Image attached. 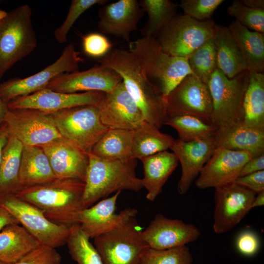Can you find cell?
I'll return each instance as SVG.
<instances>
[{
  "label": "cell",
  "instance_id": "1",
  "mask_svg": "<svg viewBox=\"0 0 264 264\" xmlns=\"http://www.w3.org/2000/svg\"><path fill=\"white\" fill-rule=\"evenodd\" d=\"M97 62L120 75L144 120L160 129L168 108L167 98L147 78L136 57L129 50L114 48Z\"/></svg>",
  "mask_w": 264,
  "mask_h": 264
},
{
  "label": "cell",
  "instance_id": "2",
  "mask_svg": "<svg viewBox=\"0 0 264 264\" xmlns=\"http://www.w3.org/2000/svg\"><path fill=\"white\" fill-rule=\"evenodd\" d=\"M84 188L85 182L80 180L56 178L45 184L22 187L14 195L40 209L53 222L70 227L79 224Z\"/></svg>",
  "mask_w": 264,
  "mask_h": 264
},
{
  "label": "cell",
  "instance_id": "3",
  "mask_svg": "<svg viewBox=\"0 0 264 264\" xmlns=\"http://www.w3.org/2000/svg\"><path fill=\"white\" fill-rule=\"evenodd\" d=\"M83 208L93 205L112 193L123 190L138 192L142 188L141 178L136 175L137 159H106L88 154Z\"/></svg>",
  "mask_w": 264,
  "mask_h": 264
},
{
  "label": "cell",
  "instance_id": "4",
  "mask_svg": "<svg viewBox=\"0 0 264 264\" xmlns=\"http://www.w3.org/2000/svg\"><path fill=\"white\" fill-rule=\"evenodd\" d=\"M128 50L138 59L147 78L166 98L187 75L192 74L187 58L165 52L155 38L142 37L131 41Z\"/></svg>",
  "mask_w": 264,
  "mask_h": 264
},
{
  "label": "cell",
  "instance_id": "5",
  "mask_svg": "<svg viewBox=\"0 0 264 264\" xmlns=\"http://www.w3.org/2000/svg\"><path fill=\"white\" fill-rule=\"evenodd\" d=\"M119 222L110 230L93 238L94 246L104 264H139L149 245L142 236L135 208L122 210Z\"/></svg>",
  "mask_w": 264,
  "mask_h": 264
},
{
  "label": "cell",
  "instance_id": "6",
  "mask_svg": "<svg viewBox=\"0 0 264 264\" xmlns=\"http://www.w3.org/2000/svg\"><path fill=\"white\" fill-rule=\"evenodd\" d=\"M32 9L20 5L0 21V80L14 65L31 54L37 46Z\"/></svg>",
  "mask_w": 264,
  "mask_h": 264
},
{
  "label": "cell",
  "instance_id": "7",
  "mask_svg": "<svg viewBox=\"0 0 264 264\" xmlns=\"http://www.w3.org/2000/svg\"><path fill=\"white\" fill-rule=\"evenodd\" d=\"M48 114L61 135L87 154L109 129L102 123L97 106H77Z\"/></svg>",
  "mask_w": 264,
  "mask_h": 264
},
{
  "label": "cell",
  "instance_id": "8",
  "mask_svg": "<svg viewBox=\"0 0 264 264\" xmlns=\"http://www.w3.org/2000/svg\"><path fill=\"white\" fill-rule=\"evenodd\" d=\"M216 25L211 19L199 21L185 14H176L156 39L165 52L187 58L206 41L213 38Z\"/></svg>",
  "mask_w": 264,
  "mask_h": 264
},
{
  "label": "cell",
  "instance_id": "9",
  "mask_svg": "<svg viewBox=\"0 0 264 264\" xmlns=\"http://www.w3.org/2000/svg\"><path fill=\"white\" fill-rule=\"evenodd\" d=\"M250 71L228 78L218 68L207 83L212 100V122L218 129L242 119V103Z\"/></svg>",
  "mask_w": 264,
  "mask_h": 264
},
{
  "label": "cell",
  "instance_id": "10",
  "mask_svg": "<svg viewBox=\"0 0 264 264\" xmlns=\"http://www.w3.org/2000/svg\"><path fill=\"white\" fill-rule=\"evenodd\" d=\"M8 211L41 245L56 248L66 244L70 227L53 222L34 205L14 195L0 199Z\"/></svg>",
  "mask_w": 264,
  "mask_h": 264
},
{
  "label": "cell",
  "instance_id": "11",
  "mask_svg": "<svg viewBox=\"0 0 264 264\" xmlns=\"http://www.w3.org/2000/svg\"><path fill=\"white\" fill-rule=\"evenodd\" d=\"M74 44L66 45L60 57L41 71L27 77L13 78L0 84V98L5 104L19 97L44 89L52 80L65 74L79 71L83 61Z\"/></svg>",
  "mask_w": 264,
  "mask_h": 264
},
{
  "label": "cell",
  "instance_id": "12",
  "mask_svg": "<svg viewBox=\"0 0 264 264\" xmlns=\"http://www.w3.org/2000/svg\"><path fill=\"white\" fill-rule=\"evenodd\" d=\"M3 124L9 137L23 145L41 146L62 137L49 115L34 109L8 110Z\"/></svg>",
  "mask_w": 264,
  "mask_h": 264
},
{
  "label": "cell",
  "instance_id": "13",
  "mask_svg": "<svg viewBox=\"0 0 264 264\" xmlns=\"http://www.w3.org/2000/svg\"><path fill=\"white\" fill-rule=\"evenodd\" d=\"M256 194L235 182L215 188V233H226L239 223L252 209Z\"/></svg>",
  "mask_w": 264,
  "mask_h": 264
},
{
  "label": "cell",
  "instance_id": "14",
  "mask_svg": "<svg viewBox=\"0 0 264 264\" xmlns=\"http://www.w3.org/2000/svg\"><path fill=\"white\" fill-rule=\"evenodd\" d=\"M104 95L105 93L99 91L68 93L45 88L16 98L6 104L8 110L31 109L50 114L77 106H98Z\"/></svg>",
  "mask_w": 264,
  "mask_h": 264
},
{
  "label": "cell",
  "instance_id": "15",
  "mask_svg": "<svg viewBox=\"0 0 264 264\" xmlns=\"http://www.w3.org/2000/svg\"><path fill=\"white\" fill-rule=\"evenodd\" d=\"M253 157L246 151L217 147L195 181V185L203 189L233 182L244 164Z\"/></svg>",
  "mask_w": 264,
  "mask_h": 264
},
{
  "label": "cell",
  "instance_id": "16",
  "mask_svg": "<svg viewBox=\"0 0 264 264\" xmlns=\"http://www.w3.org/2000/svg\"><path fill=\"white\" fill-rule=\"evenodd\" d=\"M97 106L102 123L109 128L133 131L145 121L123 81L105 93Z\"/></svg>",
  "mask_w": 264,
  "mask_h": 264
},
{
  "label": "cell",
  "instance_id": "17",
  "mask_svg": "<svg viewBox=\"0 0 264 264\" xmlns=\"http://www.w3.org/2000/svg\"><path fill=\"white\" fill-rule=\"evenodd\" d=\"M122 81L121 77L113 69L99 65L86 70L61 75L52 80L45 88L68 93H108Z\"/></svg>",
  "mask_w": 264,
  "mask_h": 264
},
{
  "label": "cell",
  "instance_id": "18",
  "mask_svg": "<svg viewBox=\"0 0 264 264\" xmlns=\"http://www.w3.org/2000/svg\"><path fill=\"white\" fill-rule=\"evenodd\" d=\"M142 236L150 248L166 249L197 241L201 233L192 223L179 219H173L157 214L147 227L142 231Z\"/></svg>",
  "mask_w": 264,
  "mask_h": 264
},
{
  "label": "cell",
  "instance_id": "19",
  "mask_svg": "<svg viewBox=\"0 0 264 264\" xmlns=\"http://www.w3.org/2000/svg\"><path fill=\"white\" fill-rule=\"evenodd\" d=\"M144 14L139 1L119 0L100 8L97 28L103 34L129 43L131 33L137 29V24Z\"/></svg>",
  "mask_w": 264,
  "mask_h": 264
},
{
  "label": "cell",
  "instance_id": "20",
  "mask_svg": "<svg viewBox=\"0 0 264 264\" xmlns=\"http://www.w3.org/2000/svg\"><path fill=\"white\" fill-rule=\"evenodd\" d=\"M216 147L213 137L189 141L175 139L170 149L181 166V175L177 186L180 195L187 192Z\"/></svg>",
  "mask_w": 264,
  "mask_h": 264
},
{
  "label": "cell",
  "instance_id": "21",
  "mask_svg": "<svg viewBox=\"0 0 264 264\" xmlns=\"http://www.w3.org/2000/svg\"><path fill=\"white\" fill-rule=\"evenodd\" d=\"M41 147L56 178L76 179L85 182L88 165V154L63 137Z\"/></svg>",
  "mask_w": 264,
  "mask_h": 264
},
{
  "label": "cell",
  "instance_id": "22",
  "mask_svg": "<svg viewBox=\"0 0 264 264\" xmlns=\"http://www.w3.org/2000/svg\"><path fill=\"white\" fill-rule=\"evenodd\" d=\"M167 100L170 106L212 121L213 105L208 87L193 74L180 82Z\"/></svg>",
  "mask_w": 264,
  "mask_h": 264
},
{
  "label": "cell",
  "instance_id": "23",
  "mask_svg": "<svg viewBox=\"0 0 264 264\" xmlns=\"http://www.w3.org/2000/svg\"><path fill=\"white\" fill-rule=\"evenodd\" d=\"M213 138L217 147L246 151L253 156L264 154V128L248 126L242 120L218 129Z\"/></svg>",
  "mask_w": 264,
  "mask_h": 264
},
{
  "label": "cell",
  "instance_id": "24",
  "mask_svg": "<svg viewBox=\"0 0 264 264\" xmlns=\"http://www.w3.org/2000/svg\"><path fill=\"white\" fill-rule=\"evenodd\" d=\"M121 192H117L113 196L101 199L81 211L79 224L90 239H93L110 230L120 220L122 211L118 214H115V212Z\"/></svg>",
  "mask_w": 264,
  "mask_h": 264
},
{
  "label": "cell",
  "instance_id": "25",
  "mask_svg": "<svg viewBox=\"0 0 264 264\" xmlns=\"http://www.w3.org/2000/svg\"><path fill=\"white\" fill-rule=\"evenodd\" d=\"M143 177V188L147 191L146 198L154 201L162 192V188L170 176L178 165V160L173 152H161L141 160Z\"/></svg>",
  "mask_w": 264,
  "mask_h": 264
},
{
  "label": "cell",
  "instance_id": "26",
  "mask_svg": "<svg viewBox=\"0 0 264 264\" xmlns=\"http://www.w3.org/2000/svg\"><path fill=\"white\" fill-rule=\"evenodd\" d=\"M56 178L42 148L40 146L23 145L19 172L22 188L45 184Z\"/></svg>",
  "mask_w": 264,
  "mask_h": 264
},
{
  "label": "cell",
  "instance_id": "27",
  "mask_svg": "<svg viewBox=\"0 0 264 264\" xmlns=\"http://www.w3.org/2000/svg\"><path fill=\"white\" fill-rule=\"evenodd\" d=\"M213 39L217 67L228 78L247 69L242 51L228 27L216 24Z\"/></svg>",
  "mask_w": 264,
  "mask_h": 264
},
{
  "label": "cell",
  "instance_id": "28",
  "mask_svg": "<svg viewBox=\"0 0 264 264\" xmlns=\"http://www.w3.org/2000/svg\"><path fill=\"white\" fill-rule=\"evenodd\" d=\"M164 125L175 129L178 139L185 141L213 137L218 130L211 121L169 105Z\"/></svg>",
  "mask_w": 264,
  "mask_h": 264
},
{
  "label": "cell",
  "instance_id": "29",
  "mask_svg": "<svg viewBox=\"0 0 264 264\" xmlns=\"http://www.w3.org/2000/svg\"><path fill=\"white\" fill-rule=\"evenodd\" d=\"M40 245L19 224L7 225L0 231V262L15 264Z\"/></svg>",
  "mask_w": 264,
  "mask_h": 264
},
{
  "label": "cell",
  "instance_id": "30",
  "mask_svg": "<svg viewBox=\"0 0 264 264\" xmlns=\"http://www.w3.org/2000/svg\"><path fill=\"white\" fill-rule=\"evenodd\" d=\"M243 54L247 69L264 71V33L251 31L234 20L228 27Z\"/></svg>",
  "mask_w": 264,
  "mask_h": 264
},
{
  "label": "cell",
  "instance_id": "31",
  "mask_svg": "<svg viewBox=\"0 0 264 264\" xmlns=\"http://www.w3.org/2000/svg\"><path fill=\"white\" fill-rule=\"evenodd\" d=\"M23 145L9 137L0 162V199L14 195L22 188L19 180L21 154Z\"/></svg>",
  "mask_w": 264,
  "mask_h": 264
},
{
  "label": "cell",
  "instance_id": "32",
  "mask_svg": "<svg viewBox=\"0 0 264 264\" xmlns=\"http://www.w3.org/2000/svg\"><path fill=\"white\" fill-rule=\"evenodd\" d=\"M132 131V158L140 159L167 151L175 139L170 134L144 121Z\"/></svg>",
  "mask_w": 264,
  "mask_h": 264
},
{
  "label": "cell",
  "instance_id": "33",
  "mask_svg": "<svg viewBox=\"0 0 264 264\" xmlns=\"http://www.w3.org/2000/svg\"><path fill=\"white\" fill-rule=\"evenodd\" d=\"M242 120L246 125L264 128V74L249 72L242 103Z\"/></svg>",
  "mask_w": 264,
  "mask_h": 264
},
{
  "label": "cell",
  "instance_id": "34",
  "mask_svg": "<svg viewBox=\"0 0 264 264\" xmlns=\"http://www.w3.org/2000/svg\"><path fill=\"white\" fill-rule=\"evenodd\" d=\"M132 131L109 128L93 147L91 153L106 159L132 158Z\"/></svg>",
  "mask_w": 264,
  "mask_h": 264
},
{
  "label": "cell",
  "instance_id": "35",
  "mask_svg": "<svg viewBox=\"0 0 264 264\" xmlns=\"http://www.w3.org/2000/svg\"><path fill=\"white\" fill-rule=\"evenodd\" d=\"M140 5L148 18L140 32L156 38L161 29L177 14L178 4L170 0H141Z\"/></svg>",
  "mask_w": 264,
  "mask_h": 264
},
{
  "label": "cell",
  "instance_id": "36",
  "mask_svg": "<svg viewBox=\"0 0 264 264\" xmlns=\"http://www.w3.org/2000/svg\"><path fill=\"white\" fill-rule=\"evenodd\" d=\"M89 239L79 224L70 227V234L66 244L71 258L78 264H104Z\"/></svg>",
  "mask_w": 264,
  "mask_h": 264
},
{
  "label": "cell",
  "instance_id": "37",
  "mask_svg": "<svg viewBox=\"0 0 264 264\" xmlns=\"http://www.w3.org/2000/svg\"><path fill=\"white\" fill-rule=\"evenodd\" d=\"M193 75L207 85L210 77L218 68L214 39L206 41L187 57Z\"/></svg>",
  "mask_w": 264,
  "mask_h": 264
},
{
  "label": "cell",
  "instance_id": "38",
  "mask_svg": "<svg viewBox=\"0 0 264 264\" xmlns=\"http://www.w3.org/2000/svg\"><path fill=\"white\" fill-rule=\"evenodd\" d=\"M189 248L185 245L166 249L148 248L142 254L139 264H193Z\"/></svg>",
  "mask_w": 264,
  "mask_h": 264
},
{
  "label": "cell",
  "instance_id": "39",
  "mask_svg": "<svg viewBox=\"0 0 264 264\" xmlns=\"http://www.w3.org/2000/svg\"><path fill=\"white\" fill-rule=\"evenodd\" d=\"M227 12L248 29L264 33V10L249 7L241 0H235L228 6Z\"/></svg>",
  "mask_w": 264,
  "mask_h": 264
},
{
  "label": "cell",
  "instance_id": "40",
  "mask_svg": "<svg viewBox=\"0 0 264 264\" xmlns=\"http://www.w3.org/2000/svg\"><path fill=\"white\" fill-rule=\"evenodd\" d=\"M106 0H72L67 16L63 23L54 32L56 40L60 44L67 42V36L73 25L86 11L95 5H103Z\"/></svg>",
  "mask_w": 264,
  "mask_h": 264
},
{
  "label": "cell",
  "instance_id": "41",
  "mask_svg": "<svg viewBox=\"0 0 264 264\" xmlns=\"http://www.w3.org/2000/svg\"><path fill=\"white\" fill-rule=\"evenodd\" d=\"M223 0H182L178 5L186 15L196 20L203 21L211 17Z\"/></svg>",
  "mask_w": 264,
  "mask_h": 264
},
{
  "label": "cell",
  "instance_id": "42",
  "mask_svg": "<svg viewBox=\"0 0 264 264\" xmlns=\"http://www.w3.org/2000/svg\"><path fill=\"white\" fill-rule=\"evenodd\" d=\"M13 264H62V257L55 248L40 245Z\"/></svg>",
  "mask_w": 264,
  "mask_h": 264
},
{
  "label": "cell",
  "instance_id": "43",
  "mask_svg": "<svg viewBox=\"0 0 264 264\" xmlns=\"http://www.w3.org/2000/svg\"><path fill=\"white\" fill-rule=\"evenodd\" d=\"M112 44L103 35L98 33H91L83 38L84 52L92 57L102 58L111 49Z\"/></svg>",
  "mask_w": 264,
  "mask_h": 264
},
{
  "label": "cell",
  "instance_id": "44",
  "mask_svg": "<svg viewBox=\"0 0 264 264\" xmlns=\"http://www.w3.org/2000/svg\"><path fill=\"white\" fill-rule=\"evenodd\" d=\"M236 245L238 251L242 255L252 257L258 253L260 243L256 233L251 231H245L238 235Z\"/></svg>",
  "mask_w": 264,
  "mask_h": 264
},
{
  "label": "cell",
  "instance_id": "45",
  "mask_svg": "<svg viewBox=\"0 0 264 264\" xmlns=\"http://www.w3.org/2000/svg\"><path fill=\"white\" fill-rule=\"evenodd\" d=\"M234 182L258 194L264 191V170L238 177Z\"/></svg>",
  "mask_w": 264,
  "mask_h": 264
},
{
  "label": "cell",
  "instance_id": "46",
  "mask_svg": "<svg viewBox=\"0 0 264 264\" xmlns=\"http://www.w3.org/2000/svg\"><path fill=\"white\" fill-rule=\"evenodd\" d=\"M262 170H264V154L249 160L242 167L239 177Z\"/></svg>",
  "mask_w": 264,
  "mask_h": 264
},
{
  "label": "cell",
  "instance_id": "47",
  "mask_svg": "<svg viewBox=\"0 0 264 264\" xmlns=\"http://www.w3.org/2000/svg\"><path fill=\"white\" fill-rule=\"evenodd\" d=\"M14 224L19 223L8 211L0 206V231L6 226Z\"/></svg>",
  "mask_w": 264,
  "mask_h": 264
},
{
  "label": "cell",
  "instance_id": "48",
  "mask_svg": "<svg viewBox=\"0 0 264 264\" xmlns=\"http://www.w3.org/2000/svg\"><path fill=\"white\" fill-rule=\"evenodd\" d=\"M9 135L5 125L2 124L0 128V162L3 148L6 144Z\"/></svg>",
  "mask_w": 264,
  "mask_h": 264
},
{
  "label": "cell",
  "instance_id": "49",
  "mask_svg": "<svg viewBox=\"0 0 264 264\" xmlns=\"http://www.w3.org/2000/svg\"><path fill=\"white\" fill-rule=\"evenodd\" d=\"M241 1L249 7L264 10V0H242Z\"/></svg>",
  "mask_w": 264,
  "mask_h": 264
},
{
  "label": "cell",
  "instance_id": "50",
  "mask_svg": "<svg viewBox=\"0 0 264 264\" xmlns=\"http://www.w3.org/2000/svg\"><path fill=\"white\" fill-rule=\"evenodd\" d=\"M264 205V191L256 194L252 205V208Z\"/></svg>",
  "mask_w": 264,
  "mask_h": 264
},
{
  "label": "cell",
  "instance_id": "51",
  "mask_svg": "<svg viewBox=\"0 0 264 264\" xmlns=\"http://www.w3.org/2000/svg\"><path fill=\"white\" fill-rule=\"evenodd\" d=\"M8 111L6 104L0 98V128L3 124L4 118Z\"/></svg>",
  "mask_w": 264,
  "mask_h": 264
},
{
  "label": "cell",
  "instance_id": "52",
  "mask_svg": "<svg viewBox=\"0 0 264 264\" xmlns=\"http://www.w3.org/2000/svg\"><path fill=\"white\" fill-rule=\"evenodd\" d=\"M7 13L0 8V21L6 16Z\"/></svg>",
  "mask_w": 264,
  "mask_h": 264
},
{
  "label": "cell",
  "instance_id": "53",
  "mask_svg": "<svg viewBox=\"0 0 264 264\" xmlns=\"http://www.w3.org/2000/svg\"><path fill=\"white\" fill-rule=\"evenodd\" d=\"M0 264H3V263L0 262Z\"/></svg>",
  "mask_w": 264,
  "mask_h": 264
}]
</instances>
